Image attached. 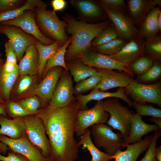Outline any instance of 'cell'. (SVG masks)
I'll list each match as a JSON object with an SVG mask.
<instances>
[{
    "instance_id": "cell-1",
    "label": "cell",
    "mask_w": 161,
    "mask_h": 161,
    "mask_svg": "<svg viewBox=\"0 0 161 161\" xmlns=\"http://www.w3.org/2000/svg\"><path fill=\"white\" fill-rule=\"evenodd\" d=\"M80 109V106L75 99L60 108L46 104L36 113L48 137L52 161H75L78 158L79 147L74 134L76 114Z\"/></svg>"
},
{
    "instance_id": "cell-2",
    "label": "cell",
    "mask_w": 161,
    "mask_h": 161,
    "mask_svg": "<svg viewBox=\"0 0 161 161\" xmlns=\"http://www.w3.org/2000/svg\"><path fill=\"white\" fill-rule=\"evenodd\" d=\"M63 18L67 24L66 28L72 37L65 54L66 62L79 58L89 50L93 40L109 25L110 22V20H108L97 23L89 24L78 21L67 14L64 16Z\"/></svg>"
},
{
    "instance_id": "cell-3",
    "label": "cell",
    "mask_w": 161,
    "mask_h": 161,
    "mask_svg": "<svg viewBox=\"0 0 161 161\" xmlns=\"http://www.w3.org/2000/svg\"><path fill=\"white\" fill-rule=\"evenodd\" d=\"M34 13L37 24L44 36L57 41L60 46L66 42L69 38L65 30L67 24L60 20L55 12L36 8Z\"/></svg>"
},
{
    "instance_id": "cell-4",
    "label": "cell",
    "mask_w": 161,
    "mask_h": 161,
    "mask_svg": "<svg viewBox=\"0 0 161 161\" xmlns=\"http://www.w3.org/2000/svg\"><path fill=\"white\" fill-rule=\"evenodd\" d=\"M105 110L109 114L106 122L112 129L120 132L124 139L129 135L132 119L135 113L123 105L117 98H108L103 100Z\"/></svg>"
},
{
    "instance_id": "cell-5",
    "label": "cell",
    "mask_w": 161,
    "mask_h": 161,
    "mask_svg": "<svg viewBox=\"0 0 161 161\" xmlns=\"http://www.w3.org/2000/svg\"><path fill=\"white\" fill-rule=\"evenodd\" d=\"M113 129L105 123L92 126L91 135L94 144L98 148H103L105 152L112 156L121 150L124 143V138L120 133H115Z\"/></svg>"
},
{
    "instance_id": "cell-6",
    "label": "cell",
    "mask_w": 161,
    "mask_h": 161,
    "mask_svg": "<svg viewBox=\"0 0 161 161\" xmlns=\"http://www.w3.org/2000/svg\"><path fill=\"white\" fill-rule=\"evenodd\" d=\"M25 133L30 142L45 157H50L51 149L41 119L36 115L23 117Z\"/></svg>"
},
{
    "instance_id": "cell-7",
    "label": "cell",
    "mask_w": 161,
    "mask_h": 161,
    "mask_svg": "<svg viewBox=\"0 0 161 161\" xmlns=\"http://www.w3.org/2000/svg\"><path fill=\"white\" fill-rule=\"evenodd\" d=\"M109 117V114L104 109L103 100L97 101L90 109H80L76 114L75 133L80 137L90 126L106 123Z\"/></svg>"
},
{
    "instance_id": "cell-8",
    "label": "cell",
    "mask_w": 161,
    "mask_h": 161,
    "mask_svg": "<svg viewBox=\"0 0 161 161\" xmlns=\"http://www.w3.org/2000/svg\"><path fill=\"white\" fill-rule=\"evenodd\" d=\"M125 91L134 100L140 104L146 102L161 106V85L160 83L144 84L136 82L125 88Z\"/></svg>"
},
{
    "instance_id": "cell-9",
    "label": "cell",
    "mask_w": 161,
    "mask_h": 161,
    "mask_svg": "<svg viewBox=\"0 0 161 161\" xmlns=\"http://www.w3.org/2000/svg\"><path fill=\"white\" fill-rule=\"evenodd\" d=\"M78 59L85 64L95 69L117 70L123 71L133 77L134 76V73L129 65L95 50H89Z\"/></svg>"
},
{
    "instance_id": "cell-10",
    "label": "cell",
    "mask_w": 161,
    "mask_h": 161,
    "mask_svg": "<svg viewBox=\"0 0 161 161\" xmlns=\"http://www.w3.org/2000/svg\"><path fill=\"white\" fill-rule=\"evenodd\" d=\"M34 10H27L19 17L1 21L0 24L18 27L35 37L43 45L52 44L55 41L44 36L39 29L35 20Z\"/></svg>"
},
{
    "instance_id": "cell-11",
    "label": "cell",
    "mask_w": 161,
    "mask_h": 161,
    "mask_svg": "<svg viewBox=\"0 0 161 161\" xmlns=\"http://www.w3.org/2000/svg\"><path fill=\"white\" fill-rule=\"evenodd\" d=\"M0 33L6 35L11 43L19 61L30 45H35L37 39L27 33L20 28L0 24Z\"/></svg>"
},
{
    "instance_id": "cell-12",
    "label": "cell",
    "mask_w": 161,
    "mask_h": 161,
    "mask_svg": "<svg viewBox=\"0 0 161 161\" xmlns=\"http://www.w3.org/2000/svg\"><path fill=\"white\" fill-rule=\"evenodd\" d=\"M0 142L6 145L13 152L22 155L29 161H52L50 157L43 156L30 142L25 133L16 139L0 135Z\"/></svg>"
},
{
    "instance_id": "cell-13",
    "label": "cell",
    "mask_w": 161,
    "mask_h": 161,
    "mask_svg": "<svg viewBox=\"0 0 161 161\" xmlns=\"http://www.w3.org/2000/svg\"><path fill=\"white\" fill-rule=\"evenodd\" d=\"M71 76L69 71L63 70L51 99V106L60 108L66 106L76 99Z\"/></svg>"
},
{
    "instance_id": "cell-14",
    "label": "cell",
    "mask_w": 161,
    "mask_h": 161,
    "mask_svg": "<svg viewBox=\"0 0 161 161\" xmlns=\"http://www.w3.org/2000/svg\"><path fill=\"white\" fill-rule=\"evenodd\" d=\"M64 69L61 66L51 68L33 89V94L40 99L42 106L49 103Z\"/></svg>"
},
{
    "instance_id": "cell-15",
    "label": "cell",
    "mask_w": 161,
    "mask_h": 161,
    "mask_svg": "<svg viewBox=\"0 0 161 161\" xmlns=\"http://www.w3.org/2000/svg\"><path fill=\"white\" fill-rule=\"evenodd\" d=\"M101 77V80L95 88L106 92L112 88L126 87L137 81L125 72L113 70L96 69Z\"/></svg>"
},
{
    "instance_id": "cell-16",
    "label": "cell",
    "mask_w": 161,
    "mask_h": 161,
    "mask_svg": "<svg viewBox=\"0 0 161 161\" xmlns=\"http://www.w3.org/2000/svg\"><path fill=\"white\" fill-rule=\"evenodd\" d=\"M104 10L114 24L120 37L128 41L135 39L137 35V31L131 20L123 12Z\"/></svg>"
},
{
    "instance_id": "cell-17",
    "label": "cell",
    "mask_w": 161,
    "mask_h": 161,
    "mask_svg": "<svg viewBox=\"0 0 161 161\" xmlns=\"http://www.w3.org/2000/svg\"><path fill=\"white\" fill-rule=\"evenodd\" d=\"M110 97L120 98L126 103L129 106H132L133 102L126 95L123 88H119L115 92H103L99 89L95 88L88 94L77 95L75 97L76 100L79 103L81 106V109H87V105L92 100L100 101Z\"/></svg>"
},
{
    "instance_id": "cell-18",
    "label": "cell",
    "mask_w": 161,
    "mask_h": 161,
    "mask_svg": "<svg viewBox=\"0 0 161 161\" xmlns=\"http://www.w3.org/2000/svg\"><path fill=\"white\" fill-rule=\"evenodd\" d=\"M144 44L141 40L132 39L127 42L118 52L109 56L129 66L140 57L144 50Z\"/></svg>"
},
{
    "instance_id": "cell-19",
    "label": "cell",
    "mask_w": 161,
    "mask_h": 161,
    "mask_svg": "<svg viewBox=\"0 0 161 161\" xmlns=\"http://www.w3.org/2000/svg\"><path fill=\"white\" fill-rule=\"evenodd\" d=\"M160 129L155 124L151 125L145 123L142 120V116L137 113H135L131 120L129 134L124 139L123 148L126 145L140 142L143 136L151 132Z\"/></svg>"
},
{
    "instance_id": "cell-20",
    "label": "cell",
    "mask_w": 161,
    "mask_h": 161,
    "mask_svg": "<svg viewBox=\"0 0 161 161\" xmlns=\"http://www.w3.org/2000/svg\"><path fill=\"white\" fill-rule=\"evenodd\" d=\"M153 135H147L140 142L125 145L126 150L119 151L111 157V159H115V161H136L140 155L146 151L152 140Z\"/></svg>"
},
{
    "instance_id": "cell-21",
    "label": "cell",
    "mask_w": 161,
    "mask_h": 161,
    "mask_svg": "<svg viewBox=\"0 0 161 161\" xmlns=\"http://www.w3.org/2000/svg\"><path fill=\"white\" fill-rule=\"evenodd\" d=\"M19 75H29L34 76L38 74L39 55L35 45L30 46L25 54L19 61L18 65Z\"/></svg>"
},
{
    "instance_id": "cell-22",
    "label": "cell",
    "mask_w": 161,
    "mask_h": 161,
    "mask_svg": "<svg viewBox=\"0 0 161 161\" xmlns=\"http://www.w3.org/2000/svg\"><path fill=\"white\" fill-rule=\"evenodd\" d=\"M0 135L7 136L9 138L16 139L25 133V127L23 117L13 119L0 115Z\"/></svg>"
},
{
    "instance_id": "cell-23",
    "label": "cell",
    "mask_w": 161,
    "mask_h": 161,
    "mask_svg": "<svg viewBox=\"0 0 161 161\" xmlns=\"http://www.w3.org/2000/svg\"><path fill=\"white\" fill-rule=\"evenodd\" d=\"M69 72L76 83L97 73V70L86 65L77 59L66 62Z\"/></svg>"
},
{
    "instance_id": "cell-24",
    "label": "cell",
    "mask_w": 161,
    "mask_h": 161,
    "mask_svg": "<svg viewBox=\"0 0 161 161\" xmlns=\"http://www.w3.org/2000/svg\"><path fill=\"white\" fill-rule=\"evenodd\" d=\"M131 17L136 22H141L146 14L157 4L155 0H129L127 1Z\"/></svg>"
},
{
    "instance_id": "cell-25",
    "label": "cell",
    "mask_w": 161,
    "mask_h": 161,
    "mask_svg": "<svg viewBox=\"0 0 161 161\" xmlns=\"http://www.w3.org/2000/svg\"><path fill=\"white\" fill-rule=\"evenodd\" d=\"M78 145V147L82 145L89 151L92 157L91 161H109L111 160L112 155L100 151L93 143L91 138V132L89 129L80 137Z\"/></svg>"
},
{
    "instance_id": "cell-26",
    "label": "cell",
    "mask_w": 161,
    "mask_h": 161,
    "mask_svg": "<svg viewBox=\"0 0 161 161\" xmlns=\"http://www.w3.org/2000/svg\"><path fill=\"white\" fill-rule=\"evenodd\" d=\"M47 5L40 0H27L21 7L14 10L0 12V22L18 17L28 10L38 8L46 10Z\"/></svg>"
},
{
    "instance_id": "cell-27",
    "label": "cell",
    "mask_w": 161,
    "mask_h": 161,
    "mask_svg": "<svg viewBox=\"0 0 161 161\" xmlns=\"http://www.w3.org/2000/svg\"><path fill=\"white\" fill-rule=\"evenodd\" d=\"M160 11L158 7H154L148 13L145 17L142 25L141 33L147 39L156 36L159 31L157 18Z\"/></svg>"
},
{
    "instance_id": "cell-28",
    "label": "cell",
    "mask_w": 161,
    "mask_h": 161,
    "mask_svg": "<svg viewBox=\"0 0 161 161\" xmlns=\"http://www.w3.org/2000/svg\"><path fill=\"white\" fill-rule=\"evenodd\" d=\"M71 40L72 37L71 36L66 43L59 47L55 53L49 58L45 66L42 78L44 77L50 69L54 67L61 66L65 71H68L65 60V56L66 49L70 44Z\"/></svg>"
},
{
    "instance_id": "cell-29",
    "label": "cell",
    "mask_w": 161,
    "mask_h": 161,
    "mask_svg": "<svg viewBox=\"0 0 161 161\" xmlns=\"http://www.w3.org/2000/svg\"><path fill=\"white\" fill-rule=\"evenodd\" d=\"M35 45L38 53L39 66L38 75L40 78H42L44 70L45 65L49 58L56 52L60 46L56 41L48 45H44L41 44L37 40Z\"/></svg>"
},
{
    "instance_id": "cell-30",
    "label": "cell",
    "mask_w": 161,
    "mask_h": 161,
    "mask_svg": "<svg viewBox=\"0 0 161 161\" xmlns=\"http://www.w3.org/2000/svg\"><path fill=\"white\" fill-rule=\"evenodd\" d=\"M70 3L86 17L95 18L102 15L100 9L93 1L88 0H73L70 1Z\"/></svg>"
},
{
    "instance_id": "cell-31",
    "label": "cell",
    "mask_w": 161,
    "mask_h": 161,
    "mask_svg": "<svg viewBox=\"0 0 161 161\" xmlns=\"http://www.w3.org/2000/svg\"><path fill=\"white\" fill-rule=\"evenodd\" d=\"M18 75V69L6 74L0 69V97L6 103L9 100L11 91Z\"/></svg>"
},
{
    "instance_id": "cell-32",
    "label": "cell",
    "mask_w": 161,
    "mask_h": 161,
    "mask_svg": "<svg viewBox=\"0 0 161 161\" xmlns=\"http://www.w3.org/2000/svg\"><path fill=\"white\" fill-rule=\"evenodd\" d=\"M127 42L126 40L119 37L106 44L99 46L94 49L98 53L110 55L119 51Z\"/></svg>"
},
{
    "instance_id": "cell-33",
    "label": "cell",
    "mask_w": 161,
    "mask_h": 161,
    "mask_svg": "<svg viewBox=\"0 0 161 161\" xmlns=\"http://www.w3.org/2000/svg\"><path fill=\"white\" fill-rule=\"evenodd\" d=\"M101 80V77L97 73L77 83L74 87L76 95L86 92L95 88Z\"/></svg>"
},
{
    "instance_id": "cell-34",
    "label": "cell",
    "mask_w": 161,
    "mask_h": 161,
    "mask_svg": "<svg viewBox=\"0 0 161 161\" xmlns=\"http://www.w3.org/2000/svg\"><path fill=\"white\" fill-rule=\"evenodd\" d=\"M119 37L115 28L109 25L101 31L93 40L91 46L94 48L106 44Z\"/></svg>"
},
{
    "instance_id": "cell-35",
    "label": "cell",
    "mask_w": 161,
    "mask_h": 161,
    "mask_svg": "<svg viewBox=\"0 0 161 161\" xmlns=\"http://www.w3.org/2000/svg\"><path fill=\"white\" fill-rule=\"evenodd\" d=\"M153 65L152 59L145 57H141L129 66L133 73L140 75L148 71Z\"/></svg>"
},
{
    "instance_id": "cell-36",
    "label": "cell",
    "mask_w": 161,
    "mask_h": 161,
    "mask_svg": "<svg viewBox=\"0 0 161 161\" xmlns=\"http://www.w3.org/2000/svg\"><path fill=\"white\" fill-rule=\"evenodd\" d=\"M132 106L135 109L137 113L141 116H148L161 118V110L155 108L151 105L140 104L134 101Z\"/></svg>"
},
{
    "instance_id": "cell-37",
    "label": "cell",
    "mask_w": 161,
    "mask_h": 161,
    "mask_svg": "<svg viewBox=\"0 0 161 161\" xmlns=\"http://www.w3.org/2000/svg\"><path fill=\"white\" fill-rule=\"evenodd\" d=\"M145 49L150 55L157 59H160L161 57L160 37L155 36L147 39L144 44Z\"/></svg>"
},
{
    "instance_id": "cell-38",
    "label": "cell",
    "mask_w": 161,
    "mask_h": 161,
    "mask_svg": "<svg viewBox=\"0 0 161 161\" xmlns=\"http://www.w3.org/2000/svg\"><path fill=\"white\" fill-rule=\"evenodd\" d=\"M27 111L36 114L41 106L40 99L37 96H32L17 102Z\"/></svg>"
},
{
    "instance_id": "cell-39",
    "label": "cell",
    "mask_w": 161,
    "mask_h": 161,
    "mask_svg": "<svg viewBox=\"0 0 161 161\" xmlns=\"http://www.w3.org/2000/svg\"><path fill=\"white\" fill-rule=\"evenodd\" d=\"M5 105L6 109L14 118L23 117L35 114L27 111L17 102L9 100Z\"/></svg>"
},
{
    "instance_id": "cell-40",
    "label": "cell",
    "mask_w": 161,
    "mask_h": 161,
    "mask_svg": "<svg viewBox=\"0 0 161 161\" xmlns=\"http://www.w3.org/2000/svg\"><path fill=\"white\" fill-rule=\"evenodd\" d=\"M161 74V66L158 64H155L148 71L139 76L138 80L142 82L152 81L157 79Z\"/></svg>"
},
{
    "instance_id": "cell-41",
    "label": "cell",
    "mask_w": 161,
    "mask_h": 161,
    "mask_svg": "<svg viewBox=\"0 0 161 161\" xmlns=\"http://www.w3.org/2000/svg\"><path fill=\"white\" fill-rule=\"evenodd\" d=\"M161 134V131L160 130L155 131L145 154L140 161H157L155 156L154 150L157 142Z\"/></svg>"
},
{
    "instance_id": "cell-42",
    "label": "cell",
    "mask_w": 161,
    "mask_h": 161,
    "mask_svg": "<svg viewBox=\"0 0 161 161\" xmlns=\"http://www.w3.org/2000/svg\"><path fill=\"white\" fill-rule=\"evenodd\" d=\"M99 2L104 9L123 12L125 7L123 0H101Z\"/></svg>"
},
{
    "instance_id": "cell-43",
    "label": "cell",
    "mask_w": 161,
    "mask_h": 161,
    "mask_svg": "<svg viewBox=\"0 0 161 161\" xmlns=\"http://www.w3.org/2000/svg\"><path fill=\"white\" fill-rule=\"evenodd\" d=\"M20 76L16 89L17 93L19 95L27 91L31 86L33 81V76L27 75Z\"/></svg>"
},
{
    "instance_id": "cell-44",
    "label": "cell",
    "mask_w": 161,
    "mask_h": 161,
    "mask_svg": "<svg viewBox=\"0 0 161 161\" xmlns=\"http://www.w3.org/2000/svg\"><path fill=\"white\" fill-rule=\"evenodd\" d=\"M26 1L22 0H0V12L18 8L22 6Z\"/></svg>"
},
{
    "instance_id": "cell-45",
    "label": "cell",
    "mask_w": 161,
    "mask_h": 161,
    "mask_svg": "<svg viewBox=\"0 0 161 161\" xmlns=\"http://www.w3.org/2000/svg\"><path fill=\"white\" fill-rule=\"evenodd\" d=\"M5 55L6 59L5 62L14 64H17V60L15 51L10 41L6 42L5 44Z\"/></svg>"
},
{
    "instance_id": "cell-46",
    "label": "cell",
    "mask_w": 161,
    "mask_h": 161,
    "mask_svg": "<svg viewBox=\"0 0 161 161\" xmlns=\"http://www.w3.org/2000/svg\"><path fill=\"white\" fill-rule=\"evenodd\" d=\"M0 161H29L23 156L16 154L15 153H9L7 156H4L0 154Z\"/></svg>"
},
{
    "instance_id": "cell-47",
    "label": "cell",
    "mask_w": 161,
    "mask_h": 161,
    "mask_svg": "<svg viewBox=\"0 0 161 161\" xmlns=\"http://www.w3.org/2000/svg\"><path fill=\"white\" fill-rule=\"evenodd\" d=\"M0 69L4 73L10 74L18 69V64L6 62L2 64V62L0 66Z\"/></svg>"
},
{
    "instance_id": "cell-48",
    "label": "cell",
    "mask_w": 161,
    "mask_h": 161,
    "mask_svg": "<svg viewBox=\"0 0 161 161\" xmlns=\"http://www.w3.org/2000/svg\"><path fill=\"white\" fill-rule=\"evenodd\" d=\"M51 4L53 9V11H62L66 7V2L64 0H53L51 1Z\"/></svg>"
},
{
    "instance_id": "cell-49",
    "label": "cell",
    "mask_w": 161,
    "mask_h": 161,
    "mask_svg": "<svg viewBox=\"0 0 161 161\" xmlns=\"http://www.w3.org/2000/svg\"><path fill=\"white\" fill-rule=\"evenodd\" d=\"M154 154L157 161H161V146L156 147L154 150Z\"/></svg>"
},
{
    "instance_id": "cell-50",
    "label": "cell",
    "mask_w": 161,
    "mask_h": 161,
    "mask_svg": "<svg viewBox=\"0 0 161 161\" xmlns=\"http://www.w3.org/2000/svg\"><path fill=\"white\" fill-rule=\"evenodd\" d=\"M149 120L154 122L159 128L161 129V118L152 117L149 119Z\"/></svg>"
},
{
    "instance_id": "cell-51",
    "label": "cell",
    "mask_w": 161,
    "mask_h": 161,
    "mask_svg": "<svg viewBox=\"0 0 161 161\" xmlns=\"http://www.w3.org/2000/svg\"><path fill=\"white\" fill-rule=\"evenodd\" d=\"M0 115H2L8 117L6 112L5 104L0 103Z\"/></svg>"
},
{
    "instance_id": "cell-52",
    "label": "cell",
    "mask_w": 161,
    "mask_h": 161,
    "mask_svg": "<svg viewBox=\"0 0 161 161\" xmlns=\"http://www.w3.org/2000/svg\"><path fill=\"white\" fill-rule=\"evenodd\" d=\"M8 148L5 144L0 142V153L5 154L8 149Z\"/></svg>"
},
{
    "instance_id": "cell-53",
    "label": "cell",
    "mask_w": 161,
    "mask_h": 161,
    "mask_svg": "<svg viewBox=\"0 0 161 161\" xmlns=\"http://www.w3.org/2000/svg\"><path fill=\"white\" fill-rule=\"evenodd\" d=\"M157 23L159 31L161 30V11L160 10L159 13L157 18Z\"/></svg>"
},
{
    "instance_id": "cell-54",
    "label": "cell",
    "mask_w": 161,
    "mask_h": 161,
    "mask_svg": "<svg viewBox=\"0 0 161 161\" xmlns=\"http://www.w3.org/2000/svg\"><path fill=\"white\" fill-rule=\"evenodd\" d=\"M2 61L0 63V65L1 64V63H2ZM0 103L3 104H6V103L4 102L3 100H2V99L0 97Z\"/></svg>"
},
{
    "instance_id": "cell-55",
    "label": "cell",
    "mask_w": 161,
    "mask_h": 161,
    "mask_svg": "<svg viewBox=\"0 0 161 161\" xmlns=\"http://www.w3.org/2000/svg\"><path fill=\"white\" fill-rule=\"evenodd\" d=\"M1 54L0 53V63L2 61V58H1Z\"/></svg>"
}]
</instances>
